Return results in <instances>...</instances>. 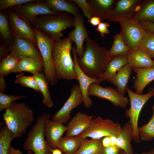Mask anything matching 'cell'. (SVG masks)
<instances>
[{
	"label": "cell",
	"mask_w": 154,
	"mask_h": 154,
	"mask_svg": "<svg viewBox=\"0 0 154 154\" xmlns=\"http://www.w3.org/2000/svg\"><path fill=\"white\" fill-rule=\"evenodd\" d=\"M10 47V53L19 60L23 56H27L43 64L39 50L34 44L28 40L15 38L14 42Z\"/></svg>",
	"instance_id": "cell-16"
},
{
	"label": "cell",
	"mask_w": 154,
	"mask_h": 154,
	"mask_svg": "<svg viewBox=\"0 0 154 154\" xmlns=\"http://www.w3.org/2000/svg\"><path fill=\"white\" fill-rule=\"evenodd\" d=\"M67 129V126L60 122L53 121L50 119L46 121L44 129V135L53 149L58 148V142Z\"/></svg>",
	"instance_id": "cell-20"
},
{
	"label": "cell",
	"mask_w": 154,
	"mask_h": 154,
	"mask_svg": "<svg viewBox=\"0 0 154 154\" xmlns=\"http://www.w3.org/2000/svg\"><path fill=\"white\" fill-rule=\"evenodd\" d=\"M108 50L99 46L95 41L88 37L85 40L82 56L77 57L79 66L89 76L98 78L105 70L112 58Z\"/></svg>",
	"instance_id": "cell-1"
},
{
	"label": "cell",
	"mask_w": 154,
	"mask_h": 154,
	"mask_svg": "<svg viewBox=\"0 0 154 154\" xmlns=\"http://www.w3.org/2000/svg\"><path fill=\"white\" fill-rule=\"evenodd\" d=\"M6 13L11 29L14 38L28 40L37 46L36 33L31 25L10 9L7 10Z\"/></svg>",
	"instance_id": "cell-12"
},
{
	"label": "cell",
	"mask_w": 154,
	"mask_h": 154,
	"mask_svg": "<svg viewBox=\"0 0 154 154\" xmlns=\"http://www.w3.org/2000/svg\"><path fill=\"white\" fill-rule=\"evenodd\" d=\"M119 23L124 42L130 50L138 49L147 30L138 21L132 19Z\"/></svg>",
	"instance_id": "cell-10"
},
{
	"label": "cell",
	"mask_w": 154,
	"mask_h": 154,
	"mask_svg": "<svg viewBox=\"0 0 154 154\" xmlns=\"http://www.w3.org/2000/svg\"><path fill=\"white\" fill-rule=\"evenodd\" d=\"M24 95H9L0 92V112L9 108L12 104L20 99L26 98Z\"/></svg>",
	"instance_id": "cell-39"
},
{
	"label": "cell",
	"mask_w": 154,
	"mask_h": 154,
	"mask_svg": "<svg viewBox=\"0 0 154 154\" xmlns=\"http://www.w3.org/2000/svg\"><path fill=\"white\" fill-rule=\"evenodd\" d=\"M148 90L152 92L154 94V86L152 88H150Z\"/></svg>",
	"instance_id": "cell-53"
},
{
	"label": "cell",
	"mask_w": 154,
	"mask_h": 154,
	"mask_svg": "<svg viewBox=\"0 0 154 154\" xmlns=\"http://www.w3.org/2000/svg\"><path fill=\"white\" fill-rule=\"evenodd\" d=\"M34 0H0V11L3 13L11 7L32 1Z\"/></svg>",
	"instance_id": "cell-40"
},
{
	"label": "cell",
	"mask_w": 154,
	"mask_h": 154,
	"mask_svg": "<svg viewBox=\"0 0 154 154\" xmlns=\"http://www.w3.org/2000/svg\"><path fill=\"white\" fill-rule=\"evenodd\" d=\"M94 117L86 113L77 112L68 123L65 136L78 135L84 132L89 126Z\"/></svg>",
	"instance_id": "cell-18"
},
{
	"label": "cell",
	"mask_w": 154,
	"mask_h": 154,
	"mask_svg": "<svg viewBox=\"0 0 154 154\" xmlns=\"http://www.w3.org/2000/svg\"><path fill=\"white\" fill-rule=\"evenodd\" d=\"M152 110L153 112H154V104L152 106Z\"/></svg>",
	"instance_id": "cell-55"
},
{
	"label": "cell",
	"mask_w": 154,
	"mask_h": 154,
	"mask_svg": "<svg viewBox=\"0 0 154 154\" xmlns=\"http://www.w3.org/2000/svg\"><path fill=\"white\" fill-rule=\"evenodd\" d=\"M117 137L115 136H110V143L111 146L116 145L117 140Z\"/></svg>",
	"instance_id": "cell-50"
},
{
	"label": "cell",
	"mask_w": 154,
	"mask_h": 154,
	"mask_svg": "<svg viewBox=\"0 0 154 154\" xmlns=\"http://www.w3.org/2000/svg\"><path fill=\"white\" fill-rule=\"evenodd\" d=\"M138 48L144 51L153 59L154 58V33L147 30Z\"/></svg>",
	"instance_id": "cell-37"
},
{
	"label": "cell",
	"mask_w": 154,
	"mask_h": 154,
	"mask_svg": "<svg viewBox=\"0 0 154 154\" xmlns=\"http://www.w3.org/2000/svg\"><path fill=\"white\" fill-rule=\"evenodd\" d=\"M137 77L133 80L132 87L135 89V93L142 94L143 91L150 82L154 80V67L146 68H133Z\"/></svg>",
	"instance_id": "cell-21"
},
{
	"label": "cell",
	"mask_w": 154,
	"mask_h": 154,
	"mask_svg": "<svg viewBox=\"0 0 154 154\" xmlns=\"http://www.w3.org/2000/svg\"><path fill=\"white\" fill-rule=\"evenodd\" d=\"M67 1L76 3L82 9L84 16L90 19L92 17L89 5L86 0H69Z\"/></svg>",
	"instance_id": "cell-41"
},
{
	"label": "cell",
	"mask_w": 154,
	"mask_h": 154,
	"mask_svg": "<svg viewBox=\"0 0 154 154\" xmlns=\"http://www.w3.org/2000/svg\"><path fill=\"white\" fill-rule=\"evenodd\" d=\"M33 74L37 82L40 91L43 96V104L47 108H52L54 106V103L49 90V84L44 73L38 72Z\"/></svg>",
	"instance_id": "cell-29"
},
{
	"label": "cell",
	"mask_w": 154,
	"mask_h": 154,
	"mask_svg": "<svg viewBox=\"0 0 154 154\" xmlns=\"http://www.w3.org/2000/svg\"><path fill=\"white\" fill-rule=\"evenodd\" d=\"M141 154H154V149L142 153Z\"/></svg>",
	"instance_id": "cell-52"
},
{
	"label": "cell",
	"mask_w": 154,
	"mask_h": 154,
	"mask_svg": "<svg viewBox=\"0 0 154 154\" xmlns=\"http://www.w3.org/2000/svg\"><path fill=\"white\" fill-rule=\"evenodd\" d=\"M9 9L31 25H33L40 15L59 13L52 10L45 0H34Z\"/></svg>",
	"instance_id": "cell-8"
},
{
	"label": "cell",
	"mask_w": 154,
	"mask_h": 154,
	"mask_svg": "<svg viewBox=\"0 0 154 154\" xmlns=\"http://www.w3.org/2000/svg\"><path fill=\"white\" fill-rule=\"evenodd\" d=\"M7 84L4 77L0 76V91L3 92L7 87Z\"/></svg>",
	"instance_id": "cell-48"
},
{
	"label": "cell",
	"mask_w": 154,
	"mask_h": 154,
	"mask_svg": "<svg viewBox=\"0 0 154 154\" xmlns=\"http://www.w3.org/2000/svg\"><path fill=\"white\" fill-rule=\"evenodd\" d=\"M46 1L50 5L51 9L55 12H65L70 13L75 17L80 13L79 7L76 3L64 0H46Z\"/></svg>",
	"instance_id": "cell-28"
},
{
	"label": "cell",
	"mask_w": 154,
	"mask_h": 154,
	"mask_svg": "<svg viewBox=\"0 0 154 154\" xmlns=\"http://www.w3.org/2000/svg\"><path fill=\"white\" fill-rule=\"evenodd\" d=\"M110 27V24L106 21L101 22L98 26L96 30L100 33L101 37L103 38L105 37L104 35L109 33L108 28Z\"/></svg>",
	"instance_id": "cell-43"
},
{
	"label": "cell",
	"mask_w": 154,
	"mask_h": 154,
	"mask_svg": "<svg viewBox=\"0 0 154 154\" xmlns=\"http://www.w3.org/2000/svg\"><path fill=\"white\" fill-rule=\"evenodd\" d=\"M52 154H62V152L60 149L56 148L52 150Z\"/></svg>",
	"instance_id": "cell-51"
},
{
	"label": "cell",
	"mask_w": 154,
	"mask_h": 154,
	"mask_svg": "<svg viewBox=\"0 0 154 154\" xmlns=\"http://www.w3.org/2000/svg\"><path fill=\"white\" fill-rule=\"evenodd\" d=\"M133 139V131L131 125L129 121L121 127L120 132L117 137L116 145L122 149L126 154L133 153L131 145Z\"/></svg>",
	"instance_id": "cell-25"
},
{
	"label": "cell",
	"mask_w": 154,
	"mask_h": 154,
	"mask_svg": "<svg viewBox=\"0 0 154 154\" xmlns=\"http://www.w3.org/2000/svg\"><path fill=\"white\" fill-rule=\"evenodd\" d=\"M2 117L14 138L22 137L35 119L33 112L29 106L16 101L5 110Z\"/></svg>",
	"instance_id": "cell-2"
},
{
	"label": "cell",
	"mask_w": 154,
	"mask_h": 154,
	"mask_svg": "<svg viewBox=\"0 0 154 154\" xmlns=\"http://www.w3.org/2000/svg\"><path fill=\"white\" fill-rule=\"evenodd\" d=\"M71 51L73 56L74 70L76 76L77 80L79 83V86L83 98V103L85 108H89L93 105V102L88 95V88L92 83L100 84L101 82L98 78H92L89 76L81 70L77 61L75 45L72 47Z\"/></svg>",
	"instance_id": "cell-15"
},
{
	"label": "cell",
	"mask_w": 154,
	"mask_h": 154,
	"mask_svg": "<svg viewBox=\"0 0 154 154\" xmlns=\"http://www.w3.org/2000/svg\"><path fill=\"white\" fill-rule=\"evenodd\" d=\"M138 22L147 30L154 33V23L144 21H140Z\"/></svg>",
	"instance_id": "cell-44"
},
{
	"label": "cell",
	"mask_w": 154,
	"mask_h": 154,
	"mask_svg": "<svg viewBox=\"0 0 154 154\" xmlns=\"http://www.w3.org/2000/svg\"><path fill=\"white\" fill-rule=\"evenodd\" d=\"M102 139L84 138L80 147L74 154H98L104 147Z\"/></svg>",
	"instance_id": "cell-31"
},
{
	"label": "cell",
	"mask_w": 154,
	"mask_h": 154,
	"mask_svg": "<svg viewBox=\"0 0 154 154\" xmlns=\"http://www.w3.org/2000/svg\"><path fill=\"white\" fill-rule=\"evenodd\" d=\"M68 98L62 107L52 116V120L66 123L71 117V111L83 103V98L79 86H73Z\"/></svg>",
	"instance_id": "cell-14"
},
{
	"label": "cell",
	"mask_w": 154,
	"mask_h": 154,
	"mask_svg": "<svg viewBox=\"0 0 154 154\" xmlns=\"http://www.w3.org/2000/svg\"><path fill=\"white\" fill-rule=\"evenodd\" d=\"M14 82L21 86L31 88L41 94L37 82L33 76H25L22 72L16 76Z\"/></svg>",
	"instance_id": "cell-38"
},
{
	"label": "cell",
	"mask_w": 154,
	"mask_h": 154,
	"mask_svg": "<svg viewBox=\"0 0 154 154\" xmlns=\"http://www.w3.org/2000/svg\"><path fill=\"white\" fill-rule=\"evenodd\" d=\"M0 34L4 43L10 47L14 42V37L11 29L7 13H0Z\"/></svg>",
	"instance_id": "cell-32"
},
{
	"label": "cell",
	"mask_w": 154,
	"mask_h": 154,
	"mask_svg": "<svg viewBox=\"0 0 154 154\" xmlns=\"http://www.w3.org/2000/svg\"><path fill=\"white\" fill-rule=\"evenodd\" d=\"M93 16L108 20L117 0H86Z\"/></svg>",
	"instance_id": "cell-19"
},
{
	"label": "cell",
	"mask_w": 154,
	"mask_h": 154,
	"mask_svg": "<svg viewBox=\"0 0 154 154\" xmlns=\"http://www.w3.org/2000/svg\"><path fill=\"white\" fill-rule=\"evenodd\" d=\"M101 21L99 18L94 16L92 17L88 20V22L94 27L98 26Z\"/></svg>",
	"instance_id": "cell-46"
},
{
	"label": "cell",
	"mask_w": 154,
	"mask_h": 154,
	"mask_svg": "<svg viewBox=\"0 0 154 154\" xmlns=\"http://www.w3.org/2000/svg\"><path fill=\"white\" fill-rule=\"evenodd\" d=\"M129 95L130 106L129 109L125 111V116L129 118L130 123L133 131V139L137 143L141 141L139 133L138 121L140 112L146 103L154 94L148 90V92L144 94H139L133 92L128 87L126 90Z\"/></svg>",
	"instance_id": "cell-9"
},
{
	"label": "cell",
	"mask_w": 154,
	"mask_h": 154,
	"mask_svg": "<svg viewBox=\"0 0 154 154\" xmlns=\"http://www.w3.org/2000/svg\"><path fill=\"white\" fill-rule=\"evenodd\" d=\"M133 68L128 63L120 69L110 82L116 87L118 92L124 96Z\"/></svg>",
	"instance_id": "cell-24"
},
{
	"label": "cell",
	"mask_w": 154,
	"mask_h": 154,
	"mask_svg": "<svg viewBox=\"0 0 154 154\" xmlns=\"http://www.w3.org/2000/svg\"><path fill=\"white\" fill-rule=\"evenodd\" d=\"M121 128L119 123L112 119L97 117L92 119L88 127L79 135L83 138L89 137L94 139H101L106 136L117 137Z\"/></svg>",
	"instance_id": "cell-7"
},
{
	"label": "cell",
	"mask_w": 154,
	"mask_h": 154,
	"mask_svg": "<svg viewBox=\"0 0 154 154\" xmlns=\"http://www.w3.org/2000/svg\"><path fill=\"white\" fill-rule=\"evenodd\" d=\"M27 154H34V153L32 151L29 150L28 151V152Z\"/></svg>",
	"instance_id": "cell-54"
},
{
	"label": "cell",
	"mask_w": 154,
	"mask_h": 154,
	"mask_svg": "<svg viewBox=\"0 0 154 154\" xmlns=\"http://www.w3.org/2000/svg\"><path fill=\"white\" fill-rule=\"evenodd\" d=\"M8 154H24L20 149H16L11 146L9 148Z\"/></svg>",
	"instance_id": "cell-49"
},
{
	"label": "cell",
	"mask_w": 154,
	"mask_h": 154,
	"mask_svg": "<svg viewBox=\"0 0 154 154\" xmlns=\"http://www.w3.org/2000/svg\"><path fill=\"white\" fill-rule=\"evenodd\" d=\"M127 63L133 68L154 67V60L144 51L139 48L130 51L128 54Z\"/></svg>",
	"instance_id": "cell-23"
},
{
	"label": "cell",
	"mask_w": 154,
	"mask_h": 154,
	"mask_svg": "<svg viewBox=\"0 0 154 154\" xmlns=\"http://www.w3.org/2000/svg\"><path fill=\"white\" fill-rule=\"evenodd\" d=\"M44 67L43 64L32 58L24 56L19 60L12 73L27 71L33 74L37 72L42 71Z\"/></svg>",
	"instance_id": "cell-26"
},
{
	"label": "cell",
	"mask_w": 154,
	"mask_h": 154,
	"mask_svg": "<svg viewBox=\"0 0 154 154\" xmlns=\"http://www.w3.org/2000/svg\"><path fill=\"white\" fill-rule=\"evenodd\" d=\"M36 33L37 46L42 56L44 66L43 72L49 84H56L58 79L53 66L52 52L55 41L47 34L33 27Z\"/></svg>",
	"instance_id": "cell-6"
},
{
	"label": "cell",
	"mask_w": 154,
	"mask_h": 154,
	"mask_svg": "<svg viewBox=\"0 0 154 154\" xmlns=\"http://www.w3.org/2000/svg\"><path fill=\"white\" fill-rule=\"evenodd\" d=\"M72 42L67 37L55 41L53 46L52 60L58 79L68 81L77 79L70 54Z\"/></svg>",
	"instance_id": "cell-3"
},
{
	"label": "cell",
	"mask_w": 154,
	"mask_h": 154,
	"mask_svg": "<svg viewBox=\"0 0 154 154\" xmlns=\"http://www.w3.org/2000/svg\"><path fill=\"white\" fill-rule=\"evenodd\" d=\"M0 124V154H8L11 142L14 138L5 123L1 121Z\"/></svg>",
	"instance_id": "cell-34"
},
{
	"label": "cell",
	"mask_w": 154,
	"mask_h": 154,
	"mask_svg": "<svg viewBox=\"0 0 154 154\" xmlns=\"http://www.w3.org/2000/svg\"><path fill=\"white\" fill-rule=\"evenodd\" d=\"M136 21H144L154 23V0H144L140 8L132 19Z\"/></svg>",
	"instance_id": "cell-30"
},
{
	"label": "cell",
	"mask_w": 154,
	"mask_h": 154,
	"mask_svg": "<svg viewBox=\"0 0 154 154\" xmlns=\"http://www.w3.org/2000/svg\"><path fill=\"white\" fill-rule=\"evenodd\" d=\"M51 117L48 113L38 116L29 130L23 145V149L32 151L34 154H52L53 149L44 138V129L46 121Z\"/></svg>",
	"instance_id": "cell-5"
},
{
	"label": "cell",
	"mask_w": 154,
	"mask_h": 154,
	"mask_svg": "<svg viewBox=\"0 0 154 154\" xmlns=\"http://www.w3.org/2000/svg\"><path fill=\"white\" fill-rule=\"evenodd\" d=\"M10 47L7 45L1 44L0 46V60L5 57L7 53L10 52Z\"/></svg>",
	"instance_id": "cell-45"
},
{
	"label": "cell",
	"mask_w": 154,
	"mask_h": 154,
	"mask_svg": "<svg viewBox=\"0 0 154 154\" xmlns=\"http://www.w3.org/2000/svg\"><path fill=\"white\" fill-rule=\"evenodd\" d=\"M130 51L126 44L121 33H116L115 35L113 43L108 54L110 57L123 54H128Z\"/></svg>",
	"instance_id": "cell-33"
},
{
	"label": "cell",
	"mask_w": 154,
	"mask_h": 154,
	"mask_svg": "<svg viewBox=\"0 0 154 154\" xmlns=\"http://www.w3.org/2000/svg\"><path fill=\"white\" fill-rule=\"evenodd\" d=\"M74 17L65 12L38 16L32 26L47 34L55 41L61 39L62 31L74 27Z\"/></svg>",
	"instance_id": "cell-4"
},
{
	"label": "cell",
	"mask_w": 154,
	"mask_h": 154,
	"mask_svg": "<svg viewBox=\"0 0 154 154\" xmlns=\"http://www.w3.org/2000/svg\"><path fill=\"white\" fill-rule=\"evenodd\" d=\"M121 154H126L125 153L123 152H122V153H121ZM132 154H139L137 153H133Z\"/></svg>",
	"instance_id": "cell-56"
},
{
	"label": "cell",
	"mask_w": 154,
	"mask_h": 154,
	"mask_svg": "<svg viewBox=\"0 0 154 154\" xmlns=\"http://www.w3.org/2000/svg\"><path fill=\"white\" fill-rule=\"evenodd\" d=\"M74 17V29L69 32L68 37L75 43L77 54L80 57L82 54L84 43L89 37V35L84 25L83 15L80 13Z\"/></svg>",
	"instance_id": "cell-17"
},
{
	"label": "cell",
	"mask_w": 154,
	"mask_h": 154,
	"mask_svg": "<svg viewBox=\"0 0 154 154\" xmlns=\"http://www.w3.org/2000/svg\"><path fill=\"white\" fill-rule=\"evenodd\" d=\"M100 84L93 83L89 86L88 96H93L110 101L115 106L125 108L129 102V99L119 94L116 89L112 87H103Z\"/></svg>",
	"instance_id": "cell-13"
},
{
	"label": "cell",
	"mask_w": 154,
	"mask_h": 154,
	"mask_svg": "<svg viewBox=\"0 0 154 154\" xmlns=\"http://www.w3.org/2000/svg\"><path fill=\"white\" fill-rule=\"evenodd\" d=\"M138 133L140 140L150 141L154 138V112L149 121L138 128Z\"/></svg>",
	"instance_id": "cell-36"
},
{
	"label": "cell",
	"mask_w": 154,
	"mask_h": 154,
	"mask_svg": "<svg viewBox=\"0 0 154 154\" xmlns=\"http://www.w3.org/2000/svg\"><path fill=\"white\" fill-rule=\"evenodd\" d=\"M18 60L15 56L10 53L1 60L0 76L5 77L12 72Z\"/></svg>",
	"instance_id": "cell-35"
},
{
	"label": "cell",
	"mask_w": 154,
	"mask_h": 154,
	"mask_svg": "<svg viewBox=\"0 0 154 154\" xmlns=\"http://www.w3.org/2000/svg\"><path fill=\"white\" fill-rule=\"evenodd\" d=\"M83 139L80 135L62 137L58 142L57 148L64 154H74L80 147Z\"/></svg>",
	"instance_id": "cell-27"
},
{
	"label": "cell",
	"mask_w": 154,
	"mask_h": 154,
	"mask_svg": "<svg viewBox=\"0 0 154 154\" xmlns=\"http://www.w3.org/2000/svg\"><path fill=\"white\" fill-rule=\"evenodd\" d=\"M127 54H121L112 57L104 71L98 77L101 82H110L117 72L127 63Z\"/></svg>",
	"instance_id": "cell-22"
},
{
	"label": "cell",
	"mask_w": 154,
	"mask_h": 154,
	"mask_svg": "<svg viewBox=\"0 0 154 154\" xmlns=\"http://www.w3.org/2000/svg\"><path fill=\"white\" fill-rule=\"evenodd\" d=\"M110 137L106 136L102 139V143L104 147H107L111 146Z\"/></svg>",
	"instance_id": "cell-47"
},
{
	"label": "cell",
	"mask_w": 154,
	"mask_h": 154,
	"mask_svg": "<svg viewBox=\"0 0 154 154\" xmlns=\"http://www.w3.org/2000/svg\"><path fill=\"white\" fill-rule=\"evenodd\" d=\"M123 151L116 145L103 147L98 154H121Z\"/></svg>",
	"instance_id": "cell-42"
},
{
	"label": "cell",
	"mask_w": 154,
	"mask_h": 154,
	"mask_svg": "<svg viewBox=\"0 0 154 154\" xmlns=\"http://www.w3.org/2000/svg\"><path fill=\"white\" fill-rule=\"evenodd\" d=\"M143 0H117L108 21L118 22L133 19L139 10Z\"/></svg>",
	"instance_id": "cell-11"
}]
</instances>
